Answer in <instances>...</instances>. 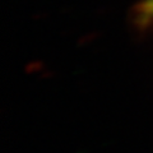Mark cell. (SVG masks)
Listing matches in <instances>:
<instances>
[{
    "instance_id": "obj_1",
    "label": "cell",
    "mask_w": 153,
    "mask_h": 153,
    "mask_svg": "<svg viewBox=\"0 0 153 153\" xmlns=\"http://www.w3.org/2000/svg\"><path fill=\"white\" fill-rule=\"evenodd\" d=\"M149 5H151V8H149V10L153 13V0H151V1H149Z\"/></svg>"
}]
</instances>
